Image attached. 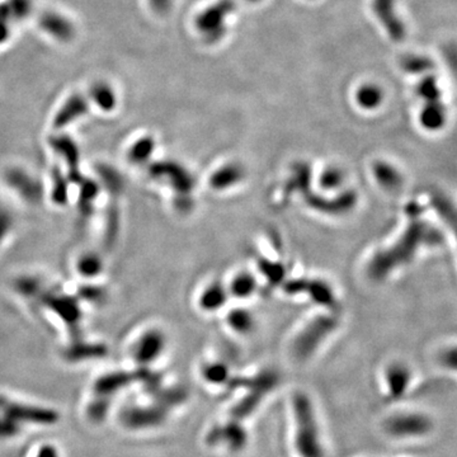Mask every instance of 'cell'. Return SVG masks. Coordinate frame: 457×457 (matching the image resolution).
Listing matches in <instances>:
<instances>
[{"label":"cell","mask_w":457,"mask_h":457,"mask_svg":"<svg viewBox=\"0 0 457 457\" xmlns=\"http://www.w3.org/2000/svg\"><path fill=\"white\" fill-rule=\"evenodd\" d=\"M291 442L296 457H328L326 434L315 400L306 391L290 396Z\"/></svg>","instance_id":"1"},{"label":"cell","mask_w":457,"mask_h":457,"mask_svg":"<svg viewBox=\"0 0 457 457\" xmlns=\"http://www.w3.org/2000/svg\"><path fill=\"white\" fill-rule=\"evenodd\" d=\"M381 431L387 439L397 442L427 440L436 431V421L422 409H395L381 421Z\"/></svg>","instance_id":"2"},{"label":"cell","mask_w":457,"mask_h":457,"mask_svg":"<svg viewBox=\"0 0 457 457\" xmlns=\"http://www.w3.org/2000/svg\"><path fill=\"white\" fill-rule=\"evenodd\" d=\"M205 443L210 449L222 451L228 455L241 454L249 445L246 423L226 415L222 421L213 423L206 431Z\"/></svg>","instance_id":"3"},{"label":"cell","mask_w":457,"mask_h":457,"mask_svg":"<svg viewBox=\"0 0 457 457\" xmlns=\"http://www.w3.org/2000/svg\"><path fill=\"white\" fill-rule=\"evenodd\" d=\"M0 410L7 414L19 426L22 424H38V426H53L59 422V414L51 408H44L38 405L26 404L0 397Z\"/></svg>","instance_id":"4"},{"label":"cell","mask_w":457,"mask_h":457,"mask_svg":"<svg viewBox=\"0 0 457 457\" xmlns=\"http://www.w3.org/2000/svg\"><path fill=\"white\" fill-rule=\"evenodd\" d=\"M168 418V409L163 405H131L121 413L123 427L130 431H146L158 428Z\"/></svg>","instance_id":"5"},{"label":"cell","mask_w":457,"mask_h":457,"mask_svg":"<svg viewBox=\"0 0 457 457\" xmlns=\"http://www.w3.org/2000/svg\"><path fill=\"white\" fill-rule=\"evenodd\" d=\"M237 8V0H219L196 21L198 31L209 42H218L225 34V19Z\"/></svg>","instance_id":"6"},{"label":"cell","mask_w":457,"mask_h":457,"mask_svg":"<svg viewBox=\"0 0 457 457\" xmlns=\"http://www.w3.org/2000/svg\"><path fill=\"white\" fill-rule=\"evenodd\" d=\"M384 389L389 402L404 399L413 384V371L404 362H391L384 369Z\"/></svg>","instance_id":"7"},{"label":"cell","mask_w":457,"mask_h":457,"mask_svg":"<svg viewBox=\"0 0 457 457\" xmlns=\"http://www.w3.org/2000/svg\"><path fill=\"white\" fill-rule=\"evenodd\" d=\"M374 10L389 36L394 41H402L405 37V27L396 14L395 0H374Z\"/></svg>","instance_id":"8"},{"label":"cell","mask_w":457,"mask_h":457,"mask_svg":"<svg viewBox=\"0 0 457 457\" xmlns=\"http://www.w3.org/2000/svg\"><path fill=\"white\" fill-rule=\"evenodd\" d=\"M38 25L47 35L60 42H69L75 36V27L70 19L56 12H46L40 16Z\"/></svg>","instance_id":"9"},{"label":"cell","mask_w":457,"mask_h":457,"mask_svg":"<svg viewBox=\"0 0 457 457\" xmlns=\"http://www.w3.org/2000/svg\"><path fill=\"white\" fill-rule=\"evenodd\" d=\"M87 111H88L87 99L80 94H74L65 102L59 114H56L55 126L64 127L73 122L74 120H77L80 116L87 114Z\"/></svg>","instance_id":"10"},{"label":"cell","mask_w":457,"mask_h":457,"mask_svg":"<svg viewBox=\"0 0 457 457\" xmlns=\"http://www.w3.org/2000/svg\"><path fill=\"white\" fill-rule=\"evenodd\" d=\"M164 350V341L158 333L148 335L141 341L136 350V360L141 363H149L155 361Z\"/></svg>","instance_id":"11"},{"label":"cell","mask_w":457,"mask_h":457,"mask_svg":"<svg viewBox=\"0 0 457 457\" xmlns=\"http://www.w3.org/2000/svg\"><path fill=\"white\" fill-rule=\"evenodd\" d=\"M445 107L442 106L441 101L426 102V106L421 114V123L427 130H439L445 125Z\"/></svg>","instance_id":"12"},{"label":"cell","mask_w":457,"mask_h":457,"mask_svg":"<svg viewBox=\"0 0 457 457\" xmlns=\"http://www.w3.org/2000/svg\"><path fill=\"white\" fill-rule=\"evenodd\" d=\"M127 384V376L123 374H114L101 378L94 385V396L105 397L111 400V397L121 390Z\"/></svg>","instance_id":"13"},{"label":"cell","mask_w":457,"mask_h":457,"mask_svg":"<svg viewBox=\"0 0 457 457\" xmlns=\"http://www.w3.org/2000/svg\"><path fill=\"white\" fill-rule=\"evenodd\" d=\"M203 378L212 387H224L228 384L230 374L228 367L224 363L211 362L203 367Z\"/></svg>","instance_id":"14"},{"label":"cell","mask_w":457,"mask_h":457,"mask_svg":"<svg viewBox=\"0 0 457 457\" xmlns=\"http://www.w3.org/2000/svg\"><path fill=\"white\" fill-rule=\"evenodd\" d=\"M90 96L93 98L94 103L101 107L105 111H111L116 106V94L114 89L111 88L106 83H97L90 89Z\"/></svg>","instance_id":"15"},{"label":"cell","mask_w":457,"mask_h":457,"mask_svg":"<svg viewBox=\"0 0 457 457\" xmlns=\"http://www.w3.org/2000/svg\"><path fill=\"white\" fill-rule=\"evenodd\" d=\"M357 101L362 108L374 109L378 108L382 102V90L376 86H363L357 93Z\"/></svg>","instance_id":"16"},{"label":"cell","mask_w":457,"mask_h":457,"mask_svg":"<svg viewBox=\"0 0 457 457\" xmlns=\"http://www.w3.org/2000/svg\"><path fill=\"white\" fill-rule=\"evenodd\" d=\"M255 290V280L249 273H240L231 281V292L239 299L252 296Z\"/></svg>","instance_id":"17"},{"label":"cell","mask_w":457,"mask_h":457,"mask_svg":"<svg viewBox=\"0 0 457 457\" xmlns=\"http://www.w3.org/2000/svg\"><path fill=\"white\" fill-rule=\"evenodd\" d=\"M402 65L405 71L410 74H422V73H430L434 68V62L430 57L421 56V55H409L403 59Z\"/></svg>","instance_id":"18"},{"label":"cell","mask_w":457,"mask_h":457,"mask_svg":"<svg viewBox=\"0 0 457 457\" xmlns=\"http://www.w3.org/2000/svg\"><path fill=\"white\" fill-rule=\"evenodd\" d=\"M226 299V291L220 285H213L205 292L201 300V305L209 310H216L220 308Z\"/></svg>","instance_id":"19"},{"label":"cell","mask_w":457,"mask_h":457,"mask_svg":"<svg viewBox=\"0 0 457 457\" xmlns=\"http://www.w3.org/2000/svg\"><path fill=\"white\" fill-rule=\"evenodd\" d=\"M418 94L426 101V102H433L440 101L441 92L437 84V80L433 75H426L422 81L418 86Z\"/></svg>","instance_id":"20"},{"label":"cell","mask_w":457,"mask_h":457,"mask_svg":"<svg viewBox=\"0 0 457 457\" xmlns=\"http://www.w3.org/2000/svg\"><path fill=\"white\" fill-rule=\"evenodd\" d=\"M8 9L12 21H22L28 17L32 12V0H8L4 3Z\"/></svg>","instance_id":"21"},{"label":"cell","mask_w":457,"mask_h":457,"mask_svg":"<svg viewBox=\"0 0 457 457\" xmlns=\"http://www.w3.org/2000/svg\"><path fill=\"white\" fill-rule=\"evenodd\" d=\"M230 324L231 328L241 335H246L253 329V317L246 310H237L234 311L230 317Z\"/></svg>","instance_id":"22"},{"label":"cell","mask_w":457,"mask_h":457,"mask_svg":"<svg viewBox=\"0 0 457 457\" xmlns=\"http://www.w3.org/2000/svg\"><path fill=\"white\" fill-rule=\"evenodd\" d=\"M21 427L17 422H14L12 418H9L7 414L0 410V440H12L19 434Z\"/></svg>","instance_id":"23"},{"label":"cell","mask_w":457,"mask_h":457,"mask_svg":"<svg viewBox=\"0 0 457 457\" xmlns=\"http://www.w3.org/2000/svg\"><path fill=\"white\" fill-rule=\"evenodd\" d=\"M343 174L342 172L337 168H329L323 172V174L320 177V185L324 187L326 190H333L339 187L342 183Z\"/></svg>","instance_id":"24"},{"label":"cell","mask_w":457,"mask_h":457,"mask_svg":"<svg viewBox=\"0 0 457 457\" xmlns=\"http://www.w3.org/2000/svg\"><path fill=\"white\" fill-rule=\"evenodd\" d=\"M10 21L12 18H10L5 4H0V44L8 40L9 35H10V27H9Z\"/></svg>","instance_id":"25"},{"label":"cell","mask_w":457,"mask_h":457,"mask_svg":"<svg viewBox=\"0 0 457 457\" xmlns=\"http://www.w3.org/2000/svg\"><path fill=\"white\" fill-rule=\"evenodd\" d=\"M154 148V142L150 140V139H142V140L139 141L135 146H133V157L135 158L144 159L146 158L150 154L151 149Z\"/></svg>","instance_id":"26"},{"label":"cell","mask_w":457,"mask_h":457,"mask_svg":"<svg viewBox=\"0 0 457 457\" xmlns=\"http://www.w3.org/2000/svg\"><path fill=\"white\" fill-rule=\"evenodd\" d=\"M34 457H60V454H59V449H56L53 445L44 443L37 449Z\"/></svg>","instance_id":"27"},{"label":"cell","mask_w":457,"mask_h":457,"mask_svg":"<svg viewBox=\"0 0 457 457\" xmlns=\"http://www.w3.org/2000/svg\"><path fill=\"white\" fill-rule=\"evenodd\" d=\"M151 8L158 14H167L172 8V0H149Z\"/></svg>","instance_id":"28"},{"label":"cell","mask_w":457,"mask_h":457,"mask_svg":"<svg viewBox=\"0 0 457 457\" xmlns=\"http://www.w3.org/2000/svg\"><path fill=\"white\" fill-rule=\"evenodd\" d=\"M248 1H259V0H248Z\"/></svg>","instance_id":"29"}]
</instances>
